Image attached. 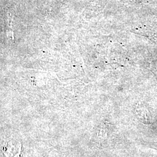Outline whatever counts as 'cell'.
Returning a JSON list of instances; mask_svg holds the SVG:
<instances>
[{
	"instance_id": "1",
	"label": "cell",
	"mask_w": 157,
	"mask_h": 157,
	"mask_svg": "<svg viewBox=\"0 0 157 157\" xmlns=\"http://www.w3.org/2000/svg\"><path fill=\"white\" fill-rule=\"evenodd\" d=\"M13 22V15L10 13L7 14V21H6V36L9 39L14 40V33L13 29L12 27Z\"/></svg>"
}]
</instances>
